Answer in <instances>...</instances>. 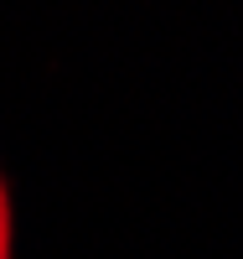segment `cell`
<instances>
[{
	"mask_svg": "<svg viewBox=\"0 0 243 259\" xmlns=\"http://www.w3.org/2000/svg\"><path fill=\"white\" fill-rule=\"evenodd\" d=\"M11 249H16V218H11V187L0 177V259H11Z\"/></svg>",
	"mask_w": 243,
	"mask_h": 259,
	"instance_id": "cell-1",
	"label": "cell"
}]
</instances>
